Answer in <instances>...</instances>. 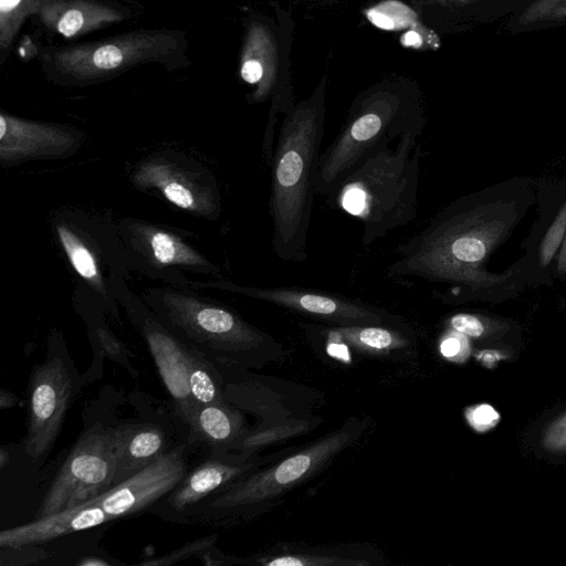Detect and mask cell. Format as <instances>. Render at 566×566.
Returning <instances> with one entry per match:
<instances>
[{
	"label": "cell",
	"mask_w": 566,
	"mask_h": 566,
	"mask_svg": "<svg viewBox=\"0 0 566 566\" xmlns=\"http://www.w3.org/2000/svg\"><path fill=\"white\" fill-rule=\"evenodd\" d=\"M324 134L323 95L298 104L285 116L274 146L269 201L272 247L284 262L307 259L315 181Z\"/></svg>",
	"instance_id": "1"
},
{
	"label": "cell",
	"mask_w": 566,
	"mask_h": 566,
	"mask_svg": "<svg viewBox=\"0 0 566 566\" xmlns=\"http://www.w3.org/2000/svg\"><path fill=\"white\" fill-rule=\"evenodd\" d=\"M418 137L409 134L371 153L332 192L337 207L360 221L366 247L417 216L421 157Z\"/></svg>",
	"instance_id": "2"
},
{
	"label": "cell",
	"mask_w": 566,
	"mask_h": 566,
	"mask_svg": "<svg viewBox=\"0 0 566 566\" xmlns=\"http://www.w3.org/2000/svg\"><path fill=\"white\" fill-rule=\"evenodd\" d=\"M186 451L185 444L176 447L148 468L99 495L60 513L1 531V548H27L149 509L187 473Z\"/></svg>",
	"instance_id": "3"
},
{
	"label": "cell",
	"mask_w": 566,
	"mask_h": 566,
	"mask_svg": "<svg viewBox=\"0 0 566 566\" xmlns=\"http://www.w3.org/2000/svg\"><path fill=\"white\" fill-rule=\"evenodd\" d=\"M420 115L392 92H377L354 106L334 142L321 155L315 192L331 195L340 180L371 153L400 138L421 135Z\"/></svg>",
	"instance_id": "4"
},
{
	"label": "cell",
	"mask_w": 566,
	"mask_h": 566,
	"mask_svg": "<svg viewBox=\"0 0 566 566\" xmlns=\"http://www.w3.org/2000/svg\"><path fill=\"white\" fill-rule=\"evenodd\" d=\"M147 300L163 326L212 361H240L268 343L265 334L222 305L170 291Z\"/></svg>",
	"instance_id": "5"
},
{
	"label": "cell",
	"mask_w": 566,
	"mask_h": 566,
	"mask_svg": "<svg viewBox=\"0 0 566 566\" xmlns=\"http://www.w3.org/2000/svg\"><path fill=\"white\" fill-rule=\"evenodd\" d=\"M116 461L115 427L95 424L84 431L52 481L35 518L60 513L113 488Z\"/></svg>",
	"instance_id": "6"
},
{
	"label": "cell",
	"mask_w": 566,
	"mask_h": 566,
	"mask_svg": "<svg viewBox=\"0 0 566 566\" xmlns=\"http://www.w3.org/2000/svg\"><path fill=\"white\" fill-rule=\"evenodd\" d=\"M357 430L346 426L315 441L285 460L243 476L214 494L205 504L211 512L238 510L273 500L314 475L355 439Z\"/></svg>",
	"instance_id": "7"
},
{
	"label": "cell",
	"mask_w": 566,
	"mask_h": 566,
	"mask_svg": "<svg viewBox=\"0 0 566 566\" xmlns=\"http://www.w3.org/2000/svg\"><path fill=\"white\" fill-rule=\"evenodd\" d=\"M75 391L76 381L66 358L50 354L34 366L29 384V421L24 439L29 457L39 459L54 444Z\"/></svg>",
	"instance_id": "8"
},
{
	"label": "cell",
	"mask_w": 566,
	"mask_h": 566,
	"mask_svg": "<svg viewBox=\"0 0 566 566\" xmlns=\"http://www.w3.org/2000/svg\"><path fill=\"white\" fill-rule=\"evenodd\" d=\"M216 286L265 301L294 312L327 321L338 326L387 325L389 314L382 310L342 295L295 286L255 287L231 282Z\"/></svg>",
	"instance_id": "9"
},
{
	"label": "cell",
	"mask_w": 566,
	"mask_h": 566,
	"mask_svg": "<svg viewBox=\"0 0 566 566\" xmlns=\"http://www.w3.org/2000/svg\"><path fill=\"white\" fill-rule=\"evenodd\" d=\"M254 463L245 455L231 457L227 451H213V454L187 471L177 485L160 500L168 513L176 516L192 513L200 503H206L214 494L243 478Z\"/></svg>",
	"instance_id": "10"
},
{
	"label": "cell",
	"mask_w": 566,
	"mask_h": 566,
	"mask_svg": "<svg viewBox=\"0 0 566 566\" xmlns=\"http://www.w3.org/2000/svg\"><path fill=\"white\" fill-rule=\"evenodd\" d=\"M138 325L177 413L187 424L195 405L187 384L186 345L151 316L139 318Z\"/></svg>",
	"instance_id": "11"
},
{
	"label": "cell",
	"mask_w": 566,
	"mask_h": 566,
	"mask_svg": "<svg viewBox=\"0 0 566 566\" xmlns=\"http://www.w3.org/2000/svg\"><path fill=\"white\" fill-rule=\"evenodd\" d=\"M75 145L62 128L0 115V159L3 165L32 158L59 157Z\"/></svg>",
	"instance_id": "12"
},
{
	"label": "cell",
	"mask_w": 566,
	"mask_h": 566,
	"mask_svg": "<svg viewBox=\"0 0 566 566\" xmlns=\"http://www.w3.org/2000/svg\"><path fill=\"white\" fill-rule=\"evenodd\" d=\"M159 36H132L101 44L64 51L56 57L63 70L78 75H94L118 69L157 52Z\"/></svg>",
	"instance_id": "13"
},
{
	"label": "cell",
	"mask_w": 566,
	"mask_h": 566,
	"mask_svg": "<svg viewBox=\"0 0 566 566\" xmlns=\"http://www.w3.org/2000/svg\"><path fill=\"white\" fill-rule=\"evenodd\" d=\"M142 188L157 189L176 207L200 214H211L217 208L212 190H205L189 179L176 165L160 159L143 164L134 176Z\"/></svg>",
	"instance_id": "14"
},
{
	"label": "cell",
	"mask_w": 566,
	"mask_h": 566,
	"mask_svg": "<svg viewBox=\"0 0 566 566\" xmlns=\"http://www.w3.org/2000/svg\"><path fill=\"white\" fill-rule=\"evenodd\" d=\"M115 428L117 461L114 485L136 475L168 452L165 433L156 424L134 422Z\"/></svg>",
	"instance_id": "15"
},
{
	"label": "cell",
	"mask_w": 566,
	"mask_h": 566,
	"mask_svg": "<svg viewBox=\"0 0 566 566\" xmlns=\"http://www.w3.org/2000/svg\"><path fill=\"white\" fill-rule=\"evenodd\" d=\"M130 244L150 262L154 268L184 266L209 269L207 260L181 240L177 234L156 226L135 223L129 226Z\"/></svg>",
	"instance_id": "16"
},
{
	"label": "cell",
	"mask_w": 566,
	"mask_h": 566,
	"mask_svg": "<svg viewBox=\"0 0 566 566\" xmlns=\"http://www.w3.org/2000/svg\"><path fill=\"white\" fill-rule=\"evenodd\" d=\"M277 73L276 45L271 31L261 23L251 24L241 56L240 74L254 85L253 98L265 99L272 92Z\"/></svg>",
	"instance_id": "17"
},
{
	"label": "cell",
	"mask_w": 566,
	"mask_h": 566,
	"mask_svg": "<svg viewBox=\"0 0 566 566\" xmlns=\"http://www.w3.org/2000/svg\"><path fill=\"white\" fill-rule=\"evenodd\" d=\"M189 441L205 442L212 451H227L243 437V416L226 401L196 408L187 423Z\"/></svg>",
	"instance_id": "18"
},
{
	"label": "cell",
	"mask_w": 566,
	"mask_h": 566,
	"mask_svg": "<svg viewBox=\"0 0 566 566\" xmlns=\"http://www.w3.org/2000/svg\"><path fill=\"white\" fill-rule=\"evenodd\" d=\"M56 237L74 271L92 287L105 293L102 260L96 248L80 230L65 221L55 224Z\"/></svg>",
	"instance_id": "19"
},
{
	"label": "cell",
	"mask_w": 566,
	"mask_h": 566,
	"mask_svg": "<svg viewBox=\"0 0 566 566\" xmlns=\"http://www.w3.org/2000/svg\"><path fill=\"white\" fill-rule=\"evenodd\" d=\"M331 335L367 354H385L409 345L406 336L387 325H345L329 331Z\"/></svg>",
	"instance_id": "20"
},
{
	"label": "cell",
	"mask_w": 566,
	"mask_h": 566,
	"mask_svg": "<svg viewBox=\"0 0 566 566\" xmlns=\"http://www.w3.org/2000/svg\"><path fill=\"white\" fill-rule=\"evenodd\" d=\"M186 357L187 384L195 409L226 401L222 379L213 361L188 345H186Z\"/></svg>",
	"instance_id": "21"
},
{
	"label": "cell",
	"mask_w": 566,
	"mask_h": 566,
	"mask_svg": "<svg viewBox=\"0 0 566 566\" xmlns=\"http://www.w3.org/2000/svg\"><path fill=\"white\" fill-rule=\"evenodd\" d=\"M366 18L377 28L398 31L402 29L428 30L419 20L418 14L407 4L398 0H386L366 11Z\"/></svg>",
	"instance_id": "22"
},
{
	"label": "cell",
	"mask_w": 566,
	"mask_h": 566,
	"mask_svg": "<svg viewBox=\"0 0 566 566\" xmlns=\"http://www.w3.org/2000/svg\"><path fill=\"white\" fill-rule=\"evenodd\" d=\"M116 13L106 8L78 2L66 8L59 17L55 28L60 34L71 38L95 28L99 22L113 21Z\"/></svg>",
	"instance_id": "23"
},
{
	"label": "cell",
	"mask_w": 566,
	"mask_h": 566,
	"mask_svg": "<svg viewBox=\"0 0 566 566\" xmlns=\"http://www.w3.org/2000/svg\"><path fill=\"white\" fill-rule=\"evenodd\" d=\"M566 21V0H534L517 15L521 27H536Z\"/></svg>",
	"instance_id": "24"
},
{
	"label": "cell",
	"mask_w": 566,
	"mask_h": 566,
	"mask_svg": "<svg viewBox=\"0 0 566 566\" xmlns=\"http://www.w3.org/2000/svg\"><path fill=\"white\" fill-rule=\"evenodd\" d=\"M265 566H361L366 560L345 559L337 556L317 554H286L260 560Z\"/></svg>",
	"instance_id": "25"
},
{
	"label": "cell",
	"mask_w": 566,
	"mask_h": 566,
	"mask_svg": "<svg viewBox=\"0 0 566 566\" xmlns=\"http://www.w3.org/2000/svg\"><path fill=\"white\" fill-rule=\"evenodd\" d=\"M34 0H0L1 18V44L6 45L12 38V29L15 28L18 19L27 12L28 3Z\"/></svg>",
	"instance_id": "26"
},
{
	"label": "cell",
	"mask_w": 566,
	"mask_h": 566,
	"mask_svg": "<svg viewBox=\"0 0 566 566\" xmlns=\"http://www.w3.org/2000/svg\"><path fill=\"white\" fill-rule=\"evenodd\" d=\"M214 536H207L197 541L187 543L182 547L163 556L158 559L144 562L143 565H172L180 560H185L210 548L214 543Z\"/></svg>",
	"instance_id": "27"
},
{
	"label": "cell",
	"mask_w": 566,
	"mask_h": 566,
	"mask_svg": "<svg viewBox=\"0 0 566 566\" xmlns=\"http://www.w3.org/2000/svg\"><path fill=\"white\" fill-rule=\"evenodd\" d=\"M96 338L107 356L120 361L124 360L125 346L107 328L98 327Z\"/></svg>",
	"instance_id": "28"
},
{
	"label": "cell",
	"mask_w": 566,
	"mask_h": 566,
	"mask_svg": "<svg viewBox=\"0 0 566 566\" xmlns=\"http://www.w3.org/2000/svg\"><path fill=\"white\" fill-rule=\"evenodd\" d=\"M450 324L457 332L472 337L481 336L484 331L481 321L470 314H457L451 317Z\"/></svg>",
	"instance_id": "29"
},
{
	"label": "cell",
	"mask_w": 566,
	"mask_h": 566,
	"mask_svg": "<svg viewBox=\"0 0 566 566\" xmlns=\"http://www.w3.org/2000/svg\"><path fill=\"white\" fill-rule=\"evenodd\" d=\"M468 419L475 429L483 431L495 424L499 413L491 406L482 405L471 410Z\"/></svg>",
	"instance_id": "30"
},
{
	"label": "cell",
	"mask_w": 566,
	"mask_h": 566,
	"mask_svg": "<svg viewBox=\"0 0 566 566\" xmlns=\"http://www.w3.org/2000/svg\"><path fill=\"white\" fill-rule=\"evenodd\" d=\"M461 342L457 337L446 338L440 346L442 355L447 358H454L461 352Z\"/></svg>",
	"instance_id": "31"
},
{
	"label": "cell",
	"mask_w": 566,
	"mask_h": 566,
	"mask_svg": "<svg viewBox=\"0 0 566 566\" xmlns=\"http://www.w3.org/2000/svg\"><path fill=\"white\" fill-rule=\"evenodd\" d=\"M18 402H19V397H17L14 394H12L11 391H8L3 388L0 390V408L1 409L12 408V407L17 406Z\"/></svg>",
	"instance_id": "32"
},
{
	"label": "cell",
	"mask_w": 566,
	"mask_h": 566,
	"mask_svg": "<svg viewBox=\"0 0 566 566\" xmlns=\"http://www.w3.org/2000/svg\"><path fill=\"white\" fill-rule=\"evenodd\" d=\"M80 566H101V565H109V563L102 558L96 557H85L76 563Z\"/></svg>",
	"instance_id": "33"
},
{
	"label": "cell",
	"mask_w": 566,
	"mask_h": 566,
	"mask_svg": "<svg viewBox=\"0 0 566 566\" xmlns=\"http://www.w3.org/2000/svg\"><path fill=\"white\" fill-rule=\"evenodd\" d=\"M432 1H439L444 3H459V4H469L473 2H478L479 0H432Z\"/></svg>",
	"instance_id": "34"
}]
</instances>
